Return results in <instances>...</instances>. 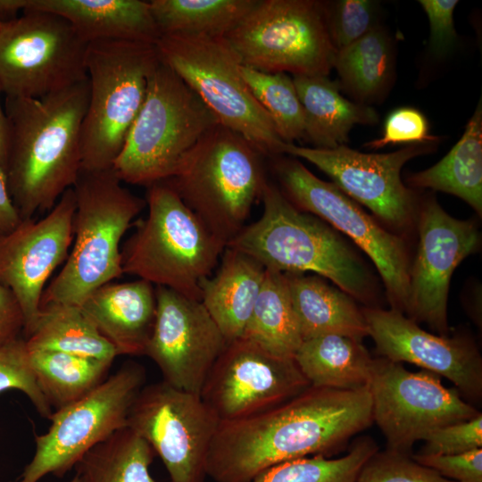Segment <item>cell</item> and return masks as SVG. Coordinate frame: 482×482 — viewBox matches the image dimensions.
<instances>
[{
  "label": "cell",
  "instance_id": "obj_40",
  "mask_svg": "<svg viewBox=\"0 0 482 482\" xmlns=\"http://www.w3.org/2000/svg\"><path fill=\"white\" fill-rule=\"evenodd\" d=\"M420 454H456L482 448V414L429 432Z\"/></svg>",
  "mask_w": 482,
  "mask_h": 482
},
{
  "label": "cell",
  "instance_id": "obj_21",
  "mask_svg": "<svg viewBox=\"0 0 482 482\" xmlns=\"http://www.w3.org/2000/svg\"><path fill=\"white\" fill-rule=\"evenodd\" d=\"M362 311L380 357L415 364L446 378L466 399L481 400L482 357L470 337L429 333L392 309L366 306Z\"/></svg>",
  "mask_w": 482,
  "mask_h": 482
},
{
  "label": "cell",
  "instance_id": "obj_35",
  "mask_svg": "<svg viewBox=\"0 0 482 482\" xmlns=\"http://www.w3.org/2000/svg\"><path fill=\"white\" fill-rule=\"evenodd\" d=\"M378 446L370 436H361L339 458L312 455L276 464L249 482H356L358 474Z\"/></svg>",
  "mask_w": 482,
  "mask_h": 482
},
{
  "label": "cell",
  "instance_id": "obj_8",
  "mask_svg": "<svg viewBox=\"0 0 482 482\" xmlns=\"http://www.w3.org/2000/svg\"><path fill=\"white\" fill-rule=\"evenodd\" d=\"M160 62L154 44L104 39L88 44V103L81 126V170L112 168Z\"/></svg>",
  "mask_w": 482,
  "mask_h": 482
},
{
  "label": "cell",
  "instance_id": "obj_39",
  "mask_svg": "<svg viewBox=\"0 0 482 482\" xmlns=\"http://www.w3.org/2000/svg\"><path fill=\"white\" fill-rule=\"evenodd\" d=\"M356 482H455L415 461L411 455L390 450L376 452L362 467Z\"/></svg>",
  "mask_w": 482,
  "mask_h": 482
},
{
  "label": "cell",
  "instance_id": "obj_38",
  "mask_svg": "<svg viewBox=\"0 0 482 482\" xmlns=\"http://www.w3.org/2000/svg\"><path fill=\"white\" fill-rule=\"evenodd\" d=\"M10 389L25 394L37 412L50 420L54 411L38 386L24 337L0 347V394Z\"/></svg>",
  "mask_w": 482,
  "mask_h": 482
},
{
  "label": "cell",
  "instance_id": "obj_31",
  "mask_svg": "<svg viewBox=\"0 0 482 482\" xmlns=\"http://www.w3.org/2000/svg\"><path fill=\"white\" fill-rule=\"evenodd\" d=\"M241 337L276 356L294 358L303 337L285 273L266 269L262 288Z\"/></svg>",
  "mask_w": 482,
  "mask_h": 482
},
{
  "label": "cell",
  "instance_id": "obj_46",
  "mask_svg": "<svg viewBox=\"0 0 482 482\" xmlns=\"http://www.w3.org/2000/svg\"><path fill=\"white\" fill-rule=\"evenodd\" d=\"M0 87V97L2 95ZM9 145V124L0 98V168L4 171Z\"/></svg>",
  "mask_w": 482,
  "mask_h": 482
},
{
  "label": "cell",
  "instance_id": "obj_27",
  "mask_svg": "<svg viewBox=\"0 0 482 482\" xmlns=\"http://www.w3.org/2000/svg\"><path fill=\"white\" fill-rule=\"evenodd\" d=\"M294 359L311 386L341 390L368 386L373 363L362 342L336 334L303 340Z\"/></svg>",
  "mask_w": 482,
  "mask_h": 482
},
{
  "label": "cell",
  "instance_id": "obj_6",
  "mask_svg": "<svg viewBox=\"0 0 482 482\" xmlns=\"http://www.w3.org/2000/svg\"><path fill=\"white\" fill-rule=\"evenodd\" d=\"M263 156L244 137L218 123L164 182L228 245L262 197L268 181Z\"/></svg>",
  "mask_w": 482,
  "mask_h": 482
},
{
  "label": "cell",
  "instance_id": "obj_12",
  "mask_svg": "<svg viewBox=\"0 0 482 482\" xmlns=\"http://www.w3.org/2000/svg\"><path fill=\"white\" fill-rule=\"evenodd\" d=\"M274 168L280 191L296 208L348 236L370 257L383 280L391 309L405 314L411 267L405 241L381 227L335 184L319 179L297 159H277Z\"/></svg>",
  "mask_w": 482,
  "mask_h": 482
},
{
  "label": "cell",
  "instance_id": "obj_11",
  "mask_svg": "<svg viewBox=\"0 0 482 482\" xmlns=\"http://www.w3.org/2000/svg\"><path fill=\"white\" fill-rule=\"evenodd\" d=\"M88 44L62 17L24 10L0 30V87L39 98L87 79Z\"/></svg>",
  "mask_w": 482,
  "mask_h": 482
},
{
  "label": "cell",
  "instance_id": "obj_44",
  "mask_svg": "<svg viewBox=\"0 0 482 482\" xmlns=\"http://www.w3.org/2000/svg\"><path fill=\"white\" fill-rule=\"evenodd\" d=\"M23 330L20 304L12 291L0 284V347L21 337Z\"/></svg>",
  "mask_w": 482,
  "mask_h": 482
},
{
  "label": "cell",
  "instance_id": "obj_49",
  "mask_svg": "<svg viewBox=\"0 0 482 482\" xmlns=\"http://www.w3.org/2000/svg\"><path fill=\"white\" fill-rule=\"evenodd\" d=\"M4 22L0 20V30H1V29H2V27H3V25H4Z\"/></svg>",
  "mask_w": 482,
  "mask_h": 482
},
{
  "label": "cell",
  "instance_id": "obj_5",
  "mask_svg": "<svg viewBox=\"0 0 482 482\" xmlns=\"http://www.w3.org/2000/svg\"><path fill=\"white\" fill-rule=\"evenodd\" d=\"M72 188L74 245L62 270L44 290L41 305L80 306L94 290L120 278V243L146 204L121 185L112 168L80 170Z\"/></svg>",
  "mask_w": 482,
  "mask_h": 482
},
{
  "label": "cell",
  "instance_id": "obj_15",
  "mask_svg": "<svg viewBox=\"0 0 482 482\" xmlns=\"http://www.w3.org/2000/svg\"><path fill=\"white\" fill-rule=\"evenodd\" d=\"M220 423L200 395L163 380L142 387L128 417V427L159 455L171 482H204Z\"/></svg>",
  "mask_w": 482,
  "mask_h": 482
},
{
  "label": "cell",
  "instance_id": "obj_13",
  "mask_svg": "<svg viewBox=\"0 0 482 482\" xmlns=\"http://www.w3.org/2000/svg\"><path fill=\"white\" fill-rule=\"evenodd\" d=\"M145 370L123 364L93 391L53 412L48 430L36 436V451L19 482L62 477L82 456L115 431L128 427L130 407L144 386Z\"/></svg>",
  "mask_w": 482,
  "mask_h": 482
},
{
  "label": "cell",
  "instance_id": "obj_19",
  "mask_svg": "<svg viewBox=\"0 0 482 482\" xmlns=\"http://www.w3.org/2000/svg\"><path fill=\"white\" fill-rule=\"evenodd\" d=\"M156 315L145 355L168 384L201 395L228 342L199 300L156 286Z\"/></svg>",
  "mask_w": 482,
  "mask_h": 482
},
{
  "label": "cell",
  "instance_id": "obj_22",
  "mask_svg": "<svg viewBox=\"0 0 482 482\" xmlns=\"http://www.w3.org/2000/svg\"><path fill=\"white\" fill-rule=\"evenodd\" d=\"M80 308L118 355H145L156 315L153 284L141 278L110 282L94 290Z\"/></svg>",
  "mask_w": 482,
  "mask_h": 482
},
{
  "label": "cell",
  "instance_id": "obj_10",
  "mask_svg": "<svg viewBox=\"0 0 482 482\" xmlns=\"http://www.w3.org/2000/svg\"><path fill=\"white\" fill-rule=\"evenodd\" d=\"M224 37L242 65L268 73L328 76L337 54L322 1L257 0Z\"/></svg>",
  "mask_w": 482,
  "mask_h": 482
},
{
  "label": "cell",
  "instance_id": "obj_18",
  "mask_svg": "<svg viewBox=\"0 0 482 482\" xmlns=\"http://www.w3.org/2000/svg\"><path fill=\"white\" fill-rule=\"evenodd\" d=\"M417 219L420 239L410 267L406 314L445 336L452 275L462 260L478 250L480 234L473 220L452 217L434 197L419 207Z\"/></svg>",
  "mask_w": 482,
  "mask_h": 482
},
{
  "label": "cell",
  "instance_id": "obj_45",
  "mask_svg": "<svg viewBox=\"0 0 482 482\" xmlns=\"http://www.w3.org/2000/svg\"><path fill=\"white\" fill-rule=\"evenodd\" d=\"M21 222L8 190L5 173L0 168V237L12 232Z\"/></svg>",
  "mask_w": 482,
  "mask_h": 482
},
{
  "label": "cell",
  "instance_id": "obj_17",
  "mask_svg": "<svg viewBox=\"0 0 482 482\" xmlns=\"http://www.w3.org/2000/svg\"><path fill=\"white\" fill-rule=\"evenodd\" d=\"M294 358L276 356L240 337L227 344L201 391L220 422L270 410L310 386Z\"/></svg>",
  "mask_w": 482,
  "mask_h": 482
},
{
  "label": "cell",
  "instance_id": "obj_30",
  "mask_svg": "<svg viewBox=\"0 0 482 482\" xmlns=\"http://www.w3.org/2000/svg\"><path fill=\"white\" fill-rule=\"evenodd\" d=\"M392 39L380 26L337 51L334 65L343 87L361 104L384 96L393 79Z\"/></svg>",
  "mask_w": 482,
  "mask_h": 482
},
{
  "label": "cell",
  "instance_id": "obj_16",
  "mask_svg": "<svg viewBox=\"0 0 482 482\" xmlns=\"http://www.w3.org/2000/svg\"><path fill=\"white\" fill-rule=\"evenodd\" d=\"M435 146L436 143L415 144L392 153L365 154L345 145L320 149L286 143L283 154L312 163L346 195L403 231L417 219L419 205L415 193L402 181L401 170L407 162Z\"/></svg>",
  "mask_w": 482,
  "mask_h": 482
},
{
  "label": "cell",
  "instance_id": "obj_34",
  "mask_svg": "<svg viewBox=\"0 0 482 482\" xmlns=\"http://www.w3.org/2000/svg\"><path fill=\"white\" fill-rule=\"evenodd\" d=\"M151 11L162 35L225 37L257 0H153Z\"/></svg>",
  "mask_w": 482,
  "mask_h": 482
},
{
  "label": "cell",
  "instance_id": "obj_32",
  "mask_svg": "<svg viewBox=\"0 0 482 482\" xmlns=\"http://www.w3.org/2000/svg\"><path fill=\"white\" fill-rule=\"evenodd\" d=\"M29 350L38 386L56 411L82 398L105 378L112 363L51 350Z\"/></svg>",
  "mask_w": 482,
  "mask_h": 482
},
{
  "label": "cell",
  "instance_id": "obj_41",
  "mask_svg": "<svg viewBox=\"0 0 482 482\" xmlns=\"http://www.w3.org/2000/svg\"><path fill=\"white\" fill-rule=\"evenodd\" d=\"M438 138L429 135V124L426 116L411 107H401L390 112L385 120L382 136L365 144L367 147L378 149L393 144L436 143Z\"/></svg>",
  "mask_w": 482,
  "mask_h": 482
},
{
  "label": "cell",
  "instance_id": "obj_9",
  "mask_svg": "<svg viewBox=\"0 0 482 482\" xmlns=\"http://www.w3.org/2000/svg\"><path fill=\"white\" fill-rule=\"evenodd\" d=\"M161 60L201 98L219 123L244 137L264 156L283 154L286 143L240 72L224 37L163 34L155 44Z\"/></svg>",
  "mask_w": 482,
  "mask_h": 482
},
{
  "label": "cell",
  "instance_id": "obj_20",
  "mask_svg": "<svg viewBox=\"0 0 482 482\" xmlns=\"http://www.w3.org/2000/svg\"><path fill=\"white\" fill-rule=\"evenodd\" d=\"M75 210L71 187L45 218L22 220L12 232L0 237V284L12 291L20 304L25 337L40 312L46 282L69 255Z\"/></svg>",
  "mask_w": 482,
  "mask_h": 482
},
{
  "label": "cell",
  "instance_id": "obj_37",
  "mask_svg": "<svg viewBox=\"0 0 482 482\" xmlns=\"http://www.w3.org/2000/svg\"><path fill=\"white\" fill-rule=\"evenodd\" d=\"M323 4L329 37L337 51L379 26L380 11L376 1L339 0Z\"/></svg>",
  "mask_w": 482,
  "mask_h": 482
},
{
  "label": "cell",
  "instance_id": "obj_23",
  "mask_svg": "<svg viewBox=\"0 0 482 482\" xmlns=\"http://www.w3.org/2000/svg\"><path fill=\"white\" fill-rule=\"evenodd\" d=\"M21 6L62 17L87 43L112 39L155 45L162 36L146 1L21 0Z\"/></svg>",
  "mask_w": 482,
  "mask_h": 482
},
{
  "label": "cell",
  "instance_id": "obj_1",
  "mask_svg": "<svg viewBox=\"0 0 482 482\" xmlns=\"http://www.w3.org/2000/svg\"><path fill=\"white\" fill-rule=\"evenodd\" d=\"M372 422L368 386L341 390L310 386L263 412L220 422L206 475L216 482H249L287 461L329 457Z\"/></svg>",
  "mask_w": 482,
  "mask_h": 482
},
{
  "label": "cell",
  "instance_id": "obj_36",
  "mask_svg": "<svg viewBox=\"0 0 482 482\" xmlns=\"http://www.w3.org/2000/svg\"><path fill=\"white\" fill-rule=\"evenodd\" d=\"M251 92L270 117L279 137L293 144L304 137V116L293 81L284 72L268 73L241 64Z\"/></svg>",
  "mask_w": 482,
  "mask_h": 482
},
{
  "label": "cell",
  "instance_id": "obj_26",
  "mask_svg": "<svg viewBox=\"0 0 482 482\" xmlns=\"http://www.w3.org/2000/svg\"><path fill=\"white\" fill-rule=\"evenodd\" d=\"M304 116V137L314 148L332 149L348 142L353 126L375 125L379 116L370 105L349 101L328 76H293Z\"/></svg>",
  "mask_w": 482,
  "mask_h": 482
},
{
  "label": "cell",
  "instance_id": "obj_24",
  "mask_svg": "<svg viewBox=\"0 0 482 482\" xmlns=\"http://www.w3.org/2000/svg\"><path fill=\"white\" fill-rule=\"evenodd\" d=\"M265 271L250 255L227 246L215 274L201 282V302L228 343L242 337Z\"/></svg>",
  "mask_w": 482,
  "mask_h": 482
},
{
  "label": "cell",
  "instance_id": "obj_48",
  "mask_svg": "<svg viewBox=\"0 0 482 482\" xmlns=\"http://www.w3.org/2000/svg\"><path fill=\"white\" fill-rule=\"evenodd\" d=\"M70 482H84L82 478L79 473H76V475L72 478V479Z\"/></svg>",
  "mask_w": 482,
  "mask_h": 482
},
{
  "label": "cell",
  "instance_id": "obj_47",
  "mask_svg": "<svg viewBox=\"0 0 482 482\" xmlns=\"http://www.w3.org/2000/svg\"><path fill=\"white\" fill-rule=\"evenodd\" d=\"M22 11L21 0H0V20L4 22L15 18L18 11Z\"/></svg>",
  "mask_w": 482,
  "mask_h": 482
},
{
  "label": "cell",
  "instance_id": "obj_7",
  "mask_svg": "<svg viewBox=\"0 0 482 482\" xmlns=\"http://www.w3.org/2000/svg\"><path fill=\"white\" fill-rule=\"evenodd\" d=\"M218 123L197 94L160 58L112 169L121 182L132 185L164 181Z\"/></svg>",
  "mask_w": 482,
  "mask_h": 482
},
{
  "label": "cell",
  "instance_id": "obj_2",
  "mask_svg": "<svg viewBox=\"0 0 482 482\" xmlns=\"http://www.w3.org/2000/svg\"><path fill=\"white\" fill-rule=\"evenodd\" d=\"M87 79L39 98L5 96L9 145L4 173L22 220L50 212L81 170Z\"/></svg>",
  "mask_w": 482,
  "mask_h": 482
},
{
  "label": "cell",
  "instance_id": "obj_33",
  "mask_svg": "<svg viewBox=\"0 0 482 482\" xmlns=\"http://www.w3.org/2000/svg\"><path fill=\"white\" fill-rule=\"evenodd\" d=\"M154 452L129 427L87 451L78 461L84 482H156L150 474Z\"/></svg>",
  "mask_w": 482,
  "mask_h": 482
},
{
  "label": "cell",
  "instance_id": "obj_28",
  "mask_svg": "<svg viewBox=\"0 0 482 482\" xmlns=\"http://www.w3.org/2000/svg\"><path fill=\"white\" fill-rule=\"evenodd\" d=\"M408 184L456 195L482 213V105L479 101L464 133L432 167L411 174Z\"/></svg>",
  "mask_w": 482,
  "mask_h": 482
},
{
  "label": "cell",
  "instance_id": "obj_14",
  "mask_svg": "<svg viewBox=\"0 0 482 482\" xmlns=\"http://www.w3.org/2000/svg\"><path fill=\"white\" fill-rule=\"evenodd\" d=\"M375 421L386 450L412 455V446L432 430L477 416L479 411L457 389L445 387L440 376L412 372L401 362L373 358L368 385Z\"/></svg>",
  "mask_w": 482,
  "mask_h": 482
},
{
  "label": "cell",
  "instance_id": "obj_42",
  "mask_svg": "<svg viewBox=\"0 0 482 482\" xmlns=\"http://www.w3.org/2000/svg\"><path fill=\"white\" fill-rule=\"evenodd\" d=\"M418 463L455 482H482V448L456 454H413Z\"/></svg>",
  "mask_w": 482,
  "mask_h": 482
},
{
  "label": "cell",
  "instance_id": "obj_43",
  "mask_svg": "<svg viewBox=\"0 0 482 482\" xmlns=\"http://www.w3.org/2000/svg\"><path fill=\"white\" fill-rule=\"evenodd\" d=\"M430 27L429 48L436 56L447 54L457 41L453 24L456 0H420Z\"/></svg>",
  "mask_w": 482,
  "mask_h": 482
},
{
  "label": "cell",
  "instance_id": "obj_29",
  "mask_svg": "<svg viewBox=\"0 0 482 482\" xmlns=\"http://www.w3.org/2000/svg\"><path fill=\"white\" fill-rule=\"evenodd\" d=\"M24 339L29 350L59 351L110 363L118 356L113 345L78 305H41L38 317Z\"/></svg>",
  "mask_w": 482,
  "mask_h": 482
},
{
  "label": "cell",
  "instance_id": "obj_3",
  "mask_svg": "<svg viewBox=\"0 0 482 482\" xmlns=\"http://www.w3.org/2000/svg\"><path fill=\"white\" fill-rule=\"evenodd\" d=\"M261 218L227 245L282 273L313 272L367 306L376 297L370 270L346 241L318 217L296 208L266 182Z\"/></svg>",
  "mask_w": 482,
  "mask_h": 482
},
{
  "label": "cell",
  "instance_id": "obj_4",
  "mask_svg": "<svg viewBox=\"0 0 482 482\" xmlns=\"http://www.w3.org/2000/svg\"><path fill=\"white\" fill-rule=\"evenodd\" d=\"M145 200L147 216L136 222L120 251L123 274L201 301V282L227 244L164 181L147 187Z\"/></svg>",
  "mask_w": 482,
  "mask_h": 482
},
{
  "label": "cell",
  "instance_id": "obj_25",
  "mask_svg": "<svg viewBox=\"0 0 482 482\" xmlns=\"http://www.w3.org/2000/svg\"><path fill=\"white\" fill-rule=\"evenodd\" d=\"M285 274L303 341L336 334L362 342L369 336L362 311L349 295L317 275Z\"/></svg>",
  "mask_w": 482,
  "mask_h": 482
}]
</instances>
